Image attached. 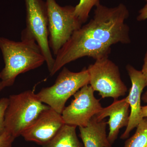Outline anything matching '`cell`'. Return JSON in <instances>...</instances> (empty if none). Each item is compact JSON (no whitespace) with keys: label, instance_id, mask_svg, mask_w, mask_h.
Returning <instances> with one entry per match:
<instances>
[{"label":"cell","instance_id":"obj_1","mask_svg":"<svg viewBox=\"0 0 147 147\" xmlns=\"http://www.w3.org/2000/svg\"><path fill=\"white\" fill-rule=\"evenodd\" d=\"M129 13L123 3L113 7H108L100 3L96 6L94 15L88 23L80 30L94 39L111 46L121 43L131 42L129 28L125 20Z\"/></svg>","mask_w":147,"mask_h":147},{"label":"cell","instance_id":"obj_2","mask_svg":"<svg viewBox=\"0 0 147 147\" xmlns=\"http://www.w3.org/2000/svg\"><path fill=\"white\" fill-rule=\"evenodd\" d=\"M21 40L15 41L0 37V49L5 63L0 79L6 87L12 86L19 74L38 68L45 62L34 40L22 38Z\"/></svg>","mask_w":147,"mask_h":147},{"label":"cell","instance_id":"obj_3","mask_svg":"<svg viewBox=\"0 0 147 147\" xmlns=\"http://www.w3.org/2000/svg\"><path fill=\"white\" fill-rule=\"evenodd\" d=\"M8 99L5 116V130L15 139L21 136L42 112L50 108L30 90L11 95Z\"/></svg>","mask_w":147,"mask_h":147},{"label":"cell","instance_id":"obj_4","mask_svg":"<svg viewBox=\"0 0 147 147\" xmlns=\"http://www.w3.org/2000/svg\"><path fill=\"white\" fill-rule=\"evenodd\" d=\"M89 80L87 69L75 72L64 67L55 84L51 86L43 88L36 95L42 103L61 114L69 98L82 87L89 84Z\"/></svg>","mask_w":147,"mask_h":147},{"label":"cell","instance_id":"obj_5","mask_svg":"<svg viewBox=\"0 0 147 147\" xmlns=\"http://www.w3.org/2000/svg\"><path fill=\"white\" fill-rule=\"evenodd\" d=\"M111 52L110 46L92 38L80 28L74 32L58 52L50 75L53 76L67 64L80 58L88 57L96 60L108 57Z\"/></svg>","mask_w":147,"mask_h":147},{"label":"cell","instance_id":"obj_6","mask_svg":"<svg viewBox=\"0 0 147 147\" xmlns=\"http://www.w3.org/2000/svg\"><path fill=\"white\" fill-rule=\"evenodd\" d=\"M49 43L55 56L82 24L74 14V7L61 6L55 0H46Z\"/></svg>","mask_w":147,"mask_h":147},{"label":"cell","instance_id":"obj_7","mask_svg":"<svg viewBox=\"0 0 147 147\" xmlns=\"http://www.w3.org/2000/svg\"><path fill=\"white\" fill-rule=\"evenodd\" d=\"M26 28L21 38L34 40L45 57L49 72L55 63L49 43L48 14L46 2L42 0H25Z\"/></svg>","mask_w":147,"mask_h":147},{"label":"cell","instance_id":"obj_8","mask_svg":"<svg viewBox=\"0 0 147 147\" xmlns=\"http://www.w3.org/2000/svg\"><path fill=\"white\" fill-rule=\"evenodd\" d=\"M89 85L102 98L117 100L126 94L127 89L121 78L119 67L108 57L96 60L87 68Z\"/></svg>","mask_w":147,"mask_h":147},{"label":"cell","instance_id":"obj_9","mask_svg":"<svg viewBox=\"0 0 147 147\" xmlns=\"http://www.w3.org/2000/svg\"><path fill=\"white\" fill-rule=\"evenodd\" d=\"M94 92L88 84L74 95L71 104L65 108L61 114L65 124L79 127L87 126L102 108L100 100L94 96Z\"/></svg>","mask_w":147,"mask_h":147},{"label":"cell","instance_id":"obj_10","mask_svg":"<svg viewBox=\"0 0 147 147\" xmlns=\"http://www.w3.org/2000/svg\"><path fill=\"white\" fill-rule=\"evenodd\" d=\"M64 124L61 115L50 108L42 112L21 136L26 141L42 146L53 139Z\"/></svg>","mask_w":147,"mask_h":147},{"label":"cell","instance_id":"obj_11","mask_svg":"<svg viewBox=\"0 0 147 147\" xmlns=\"http://www.w3.org/2000/svg\"><path fill=\"white\" fill-rule=\"evenodd\" d=\"M126 69L131 83L129 93L126 97L130 108V113L128 125L120 137L122 139H127L130 132L143 119L141 115L142 94L144 89L147 86L146 79L142 71L137 70L129 64L126 65Z\"/></svg>","mask_w":147,"mask_h":147},{"label":"cell","instance_id":"obj_12","mask_svg":"<svg viewBox=\"0 0 147 147\" xmlns=\"http://www.w3.org/2000/svg\"><path fill=\"white\" fill-rule=\"evenodd\" d=\"M126 97L121 100H114L113 103L102 109L94 116L98 121L109 117L107 123L109 125L108 141L113 145L117 139L120 129L127 126L129 121L130 111Z\"/></svg>","mask_w":147,"mask_h":147},{"label":"cell","instance_id":"obj_13","mask_svg":"<svg viewBox=\"0 0 147 147\" xmlns=\"http://www.w3.org/2000/svg\"><path fill=\"white\" fill-rule=\"evenodd\" d=\"M107 122L98 121L94 116L85 127H79L84 147H112L106 133Z\"/></svg>","mask_w":147,"mask_h":147},{"label":"cell","instance_id":"obj_14","mask_svg":"<svg viewBox=\"0 0 147 147\" xmlns=\"http://www.w3.org/2000/svg\"><path fill=\"white\" fill-rule=\"evenodd\" d=\"M76 127L65 124L53 139L40 147H84L77 137Z\"/></svg>","mask_w":147,"mask_h":147},{"label":"cell","instance_id":"obj_15","mask_svg":"<svg viewBox=\"0 0 147 147\" xmlns=\"http://www.w3.org/2000/svg\"><path fill=\"white\" fill-rule=\"evenodd\" d=\"M134 135L125 141L123 147H147V118L141 121Z\"/></svg>","mask_w":147,"mask_h":147},{"label":"cell","instance_id":"obj_16","mask_svg":"<svg viewBox=\"0 0 147 147\" xmlns=\"http://www.w3.org/2000/svg\"><path fill=\"white\" fill-rule=\"evenodd\" d=\"M100 3V0H80L74 7V14L82 24L88 21L92 8Z\"/></svg>","mask_w":147,"mask_h":147},{"label":"cell","instance_id":"obj_17","mask_svg":"<svg viewBox=\"0 0 147 147\" xmlns=\"http://www.w3.org/2000/svg\"><path fill=\"white\" fill-rule=\"evenodd\" d=\"M8 103L9 99L7 98L0 99V136L5 131V116Z\"/></svg>","mask_w":147,"mask_h":147},{"label":"cell","instance_id":"obj_18","mask_svg":"<svg viewBox=\"0 0 147 147\" xmlns=\"http://www.w3.org/2000/svg\"><path fill=\"white\" fill-rule=\"evenodd\" d=\"M15 138L6 131L0 136V147H11Z\"/></svg>","mask_w":147,"mask_h":147},{"label":"cell","instance_id":"obj_19","mask_svg":"<svg viewBox=\"0 0 147 147\" xmlns=\"http://www.w3.org/2000/svg\"><path fill=\"white\" fill-rule=\"evenodd\" d=\"M145 1L146 4L139 11V14L137 17V21H144L147 19V0Z\"/></svg>","mask_w":147,"mask_h":147},{"label":"cell","instance_id":"obj_20","mask_svg":"<svg viewBox=\"0 0 147 147\" xmlns=\"http://www.w3.org/2000/svg\"><path fill=\"white\" fill-rule=\"evenodd\" d=\"M141 71L144 75L147 81V51L145 55L144 59V64H143L142 70Z\"/></svg>","mask_w":147,"mask_h":147},{"label":"cell","instance_id":"obj_21","mask_svg":"<svg viewBox=\"0 0 147 147\" xmlns=\"http://www.w3.org/2000/svg\"><path fill=\"white\" fill-rule=\"evenodd\" d=\"M141 115L142 119L147 118V105L142 106Z\"/></svg>","mask_w":147,"mask_h":147},{"label":"cell","instance_id":"obj_22","mask_svg":"<svg viewBox=\"0 0 147 147\" xmlns=\"http://www.w3.org/2000/svg\"><path fill=\"white\" fill-rule=\"evenodd\" d=\"M142 99L144 102L147 103V91L142 95Z\"/></svg>","mask_w":147,"mask_h":147},{"label":"cell","instance_id":"obj_23","mask_svg":"<svg viewBox=\"0 0 147 147\" xmlns=\"http://www.w3.org/2000/svg\"><path fill=\"white\" fill-rule=\"evenodd\" d=\"M5 87H6L5 86V84H4V82L1 81V82H0V92H1V91Z\"/></svg>","mask_w":147,"mask_h":147}]
</instances>
